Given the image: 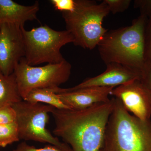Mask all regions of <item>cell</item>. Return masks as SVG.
Returning <instances> with one entry per match:
<instances>
[{
  "label": "cell",
  "instance_id": "cell-1",
  "mask_svg": "<svg viewBox=\"0 0 151 151\" xmlns=\"http://www.w3.org/2000/svg\"><path fill=\"white\" fill-rule=\"evenodd\" d=\"M114 103L113 97L83 110L55 108L51 113L55 122L53 134L72 151H99Z\"/></svg>",
  "mask_w": 151,
  "mask_h": 151
},
{
  "label": "cell",
  "instance_id": "cell-2",
  "mask_svg": "<svg viewBox=\"0 0 151 151\" xmlns=\"http://www.w3.org/2000/svg\"><path fill=\"white\" fill-rule=\"evenodd\" d=\"M147 18L140 15L129 26L107 32L97 45L105 64L116 63L141 72L145 63V27Z\"/></svg>",
  "mask_w": 151,
  "mask_h": 151
},
{
  "label": "cell",
  "instance_id": "cell-3",
  "mask_svg": "<svg viewBox=\"0 0 151 151\" xmlns=\"http://www.w3.org/2000/svg\"><path fill=\"white\" fill-rule=\"evenodd\" d=\"M114 108L109 117L99 151H151V121L131 115L114 97Z\"/></svg>",
  "mask_w": 151,
  "mask_h": 151
},
{
  "label": "cell",
  "instance_id": "cell-4",
  "mask_svg": "<svg viewBox=\"0 0 151 151\" xmlns=\"http://www.w3.org/2000/svg\"><path fill=\"white\" fill-rule=\"evenodd\" d=\"M110 12L103 1L97 4L92 0H76L73 12H62L66 30L74 39L73 43L90 50L97 47L108 32L103 22Z\"/></svg>",
  "mask_w": 151,
  "mask_h": 151
},
{
  "label": "cell",
  "instance_id": "cell-5",
  "mask_svg": "<svg viewBox=\"0 0 151 151\" xmlns=\"http://www.w3.org/2000/svg\"><path fill=\"white\" fill-rule=\"evenodd\" d=\"M25 46V56L27 64L32 66L47 63L55 64L64 61L60 49L74 39L65 30L56 31L47 25L33 28L29 31L22 28Z\"/></svg>",
  "mask_w": 151,
  "mask_h": 151
},
{
  "label": "cell",
  "instance_id": "cell-6",
  "mask_svg": "<svg viewBox=\"0 0 151 151\" xmlns=\"http://www.w3.org/2000/svg\"><path fill=\"white\" fill-rule=\"evenodd\" d=\"M16 115L20 139L47 143L63 151L71 149L54 137L46 126L49 120V113L55 108L50 105L33 103L22 100L12 105Z\"/></svg>",
  "mask_w": 151,
  "mask_h": 151
},
{
  "label": "cell",
  "instance_id": "cell-7",
  "mask_svg": "<svg viewBox=\"0 0 151 151\" xmlns=\"http://www.w3.org/2000/svg\"><path fill=\"white\" fill-rule=\"evenodd\" d=\"M71 70V65L66 60L37 67L28 65L23 58L15 68L14 73L19 92L24 100L33 89L54 90L58 88L68 80Z\"/></svg>",
  "mask_w": 151,
  "mask_h": 151
},
{
  "label": "cell",
  "instance_id": "cell-8",
  "mask_svg": "<svg viewBox=\"0 0 151 151\" xmlns=\"http://www.w3.org/2000/svg\"><path fill=\"white\" fill-rule=\"evenodd\" d=\"M22 28L16 25L5 23L0 26V72L8 76L25 56Z\"/></svg>",
  "mask_w": 151,
  "mask_h": 151
},
{
  "label": "cell",
  "instance_id": "cell-9",
  "mask_svg": "<svg viewBox=\"0 0 151 151\" xmlns=\"http://www.w3.org/2000/svg\"><path fill=\"white\" fill-rule=\"evenodd\" d=\"M111 95L121 100L125 109L136 117L143 121L150 120L151 91L139 79L117 86Z\"/></svg>",
  "mask_w": 151,
  "mask_h": 151
},
{
  "label": "cell",
  "instance_id": "cell-10",
  "mask_svg": "<svg viewBox=\"0 0 151 151\" xmlns=\"http://www.w3.org/2000/svg\"><path fill=\"white\" fill-rule=\"evenodd\" d=\"M106 65V70L100 75L87 78L71 88H59L57 94L93 86L115 87L140 79V72L137 70L119 63H111Z\"/></svg>",
  "mask_w": 151,
  "mask_h": 151
},
{
  "label": "cell",
  "instance_id": "cell-11",
  "mask_svg": "<svg viewBox=\"0 0 151 151\" xmlns=\"http://www.w3.org/2000/svg\"><path fill=\"white\" fill-rule=\"evenodd\" d=\"M114 88L93 86L57 94L71 110H81L109 101V95Z\"/></svg>",
  "mask_w": 151,
  "mask_h": 151
},
{
  "label": "cell",
  "instance_id": "cell-12",
  "mask_svg": "<svg viewBox=\"0 0 151 151\" xmlns=\"http://www.w3.org/2000/svg\"><path fill=\"white\" fill-rule=\"evenodd\" d=\"M39 9L38 1L32 5L24 6L12 0H0V26L9 23L24 28L26 22L37 19Z\"/></svg>",
  "mask_w": 151,
  "mask_h": 151
},
{
  "label": "cell",
  "instance_id": "cell-13",
  "mask_svg": "<svg viewBox=\"0 0 151 151\" xmlns=\"http://www.w3.org/2000/svg\"><path fill=\"white\" fill-rule=\"evenodd\" d=\"M22 100L14 73L6 76L0 72V108L12 106Z\"/></svg>",
  "mask_w": 151,
  "mask_h": 151
},
{
  "label": "cell",
  "instance_id": "cell-14",
  "mask_svg": "<svg viewBox=\"0 0 151 151\" xmlns=\"http://www.w3.org/2000/svg\"><path fill=\"white\" fill-rule=\"evenodd\" d=\"M33 103H44L58 109L71 110L60 100L53 89H33L24 100Z\"/></svg>",
  "mask_w": 151,
  "mask_h": 151
},
{
  "label": "cell",
  "instance_id": "cell-15",
  "mask_svg": "<svg viewBox=\"0 0 151 151\" xmlns=\"http://www.w3.org/2000/svg\"><path fill=\"white\" fill-rule=\"evenodd\" d=\"M20 140L16 122L0 124V147H5Z\"/></svg>",
  "mask_w": 151,
  "mask_h": 151
},
{
  "label": "cell",
  "instance_id": "cell-16",
  "mask_svg": "<svg viewBox=\"0 0 151 151\" xmlns=\"http://www.w3.org/2000/svg\"><path fill=\"white\" fill-rule=\"evenodd\" d=\"M144 55L145 62L151 63V17L147 19L145 27Z\"/></svg>",
  "mask_w": 151,
  "mask_h": 151
},
{
  "label": "cell",
  "instance_id": "cell-17",
  "mask_svg": "<svg viewBox=\"0 0 151 151\" xmlns=\"http://www.w3.org/2000/svg\"><path fill=\"white\" fill-rule=\"evenodd\" d=\"M109 8L110 12L113 14L123 12L129 7L132 1L131 0H104Z\"/></svg>",
  "mask_w": 151,
  "mask_h": 151
},
{
  "label": "cell",
  "instance_id": "cell-18",
  "mask_svg": "<svg viewBox=\"0 0 151 151\" xmlns=\"http://www.w3.org/2000/svg\"><path fill=\"white\" fill-rule=\"evenodd\" d=\"M50 1L55 9L62 12H73L76 6V0H51Z\"/></svg>",
  "mask_w": 151,
  "mask_h": 151
},
{
  "label": "cell",
  "instance_id": "cell-19",
  "mask_svg": "<svg viewBox=\"0 0 151 151\" xmlns=\"http://www.w3.org/2000/svg\"><path fill=\"white\" fill-rule=\"evenodd\" d=\"M15 111L12 106L0 108V124H9L16 122Z\"/></svg>",
  "mask_w": 151,
  "mask_h": 151
},
{
  "label": "cell",
  "instance_id": "cell-20",
  "mask_svg": "<svg viewBox=\"0 0 151 151\" xmlns=\"http://www.w3.org/2000/svg\"><path fill=\"white\" fill-rule=\"evenodd\" d=\"M13 151H63L61 149L53 145L45 146L42 148H37L33 146L28 145L25 142L19 144Z\"/></svg>",
  "mask_w": 151,
  "mask_h": 151
},
{
  "label": "cell",
  "instance_id": "cell-21",
  "mask_svg": "<svg viewBox=\"0 0 151 151\" xmlns=\"http://www.w3.org/2000/svg\"><path fill=\"white\" fill-rule=\"evenodd\" d=\"M134 7L138 9L140 12V15L147 17H151V0H135Z\"/></svg>",
  "mask_w": 151,
  "mask_h": 151
},
{
  "label": "cell",
  "instance_id": "cell-22",
  "mask_svg": "<svg viewBox=\"0 0 151 151\" xmlns=\"http://www.w3.org/2000/svg\"><path fill=\"white\" fill-rule=\"evenodd\" d=\"M139 80L151 91V63L145 62L141 70Z\"/></svg>",
  "mask_w": 151,
  "mask_h": 151
}]
</instances>
